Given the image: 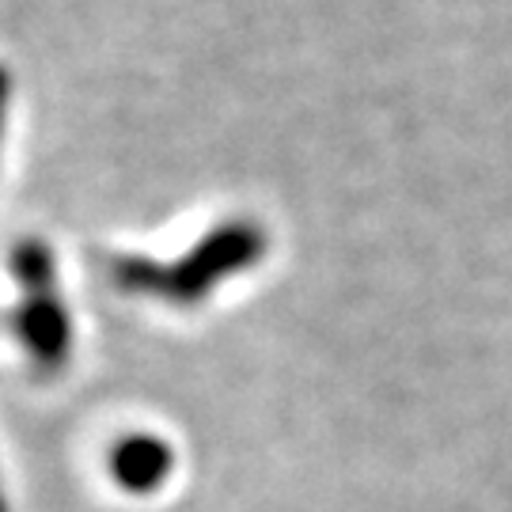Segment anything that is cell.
<instances>
[{"mask_svg": "<svg viewBox=\"0 0 512 512\" xmlns=\"http://www.w3.org/2000/svg\"><path fill=\"white\" fill-rule=\"evenodd\" d=\"M0 512H8V501H4V490H0Z\"/></svg>", "mask_w": 512, "mask_h": 512, "instance_id": "obj_6", "label": "cell"}, {"mask_svg": "<svg viewBox=\"0 0 512 512\" xmlns=\"http://www.w3.org/2000/svg\"><path fill=\"white\" fill-rule=\"evenodd\" d=\"M266 255V232L255 220H228L205 232L179 262H152L145 255L110 258V281L126 293L160 296L171 304H198L224 277L251 270Z\"/></svg>", "mask_w": 512, "mask_h": 512, "instance_id": "obj_1", "label": "cell"}, {"mask_svg": "<svg viewBox=\"0 0 512 512\" xmlns=\"http://www.w3.org/2000/svg\"><path fill=\"white\" fill-rule=\"evenodd\" d=\"M8 262L23 293H54V255L42 239H19Z\"/></svg>", "mask_w": 512, "mask_h": 512, "instance_id": "obj_4", "label": "cell"}, {"mask_svg": "<svg viewBox=\"0 0 512 512\" xmlns=\"http://www.w3.org/2000/svg\"><path fill=\"white\" fill-rule=\"evenodd\" d=\"M8 327L27 349V357L46 372L61 368L73 353V323L57 293H23L8 315Z\"/></svg>", "mask_w": 512, "mask_h": 512, "instance_id": "obj_2", "label": "cell"}, {"mask_svg": "<svg viewBox=\"0 0 512 512\" xmlns=\"http://www.w3.org/2000/svg\"><path fill=\"white\" fill-rule=\"evenodd\" d=\"M8 99H12V76L0 65V129H4V114H8Z\"/></svg>", "mask_w": 512, "mask_h": 512, "instance_id": "obj_5", "label": "cell"}, {"mask_svg": "<svg viewBox=\"0 0 512 512\" xmlns=\"http://www.w3.org/2000/svg\"><path fill=\"white\" fill-rule=\"evenodd\" d=\"M175 467V452L171 444L160 437H148V433H137V437H122L114 448H110V478L126 490V494H152L160 490Z\"/></svg>", "mask_w": 512, "mask_h": 512, "instance_id": "obj_3", "label": "cell"}]
</instances>
